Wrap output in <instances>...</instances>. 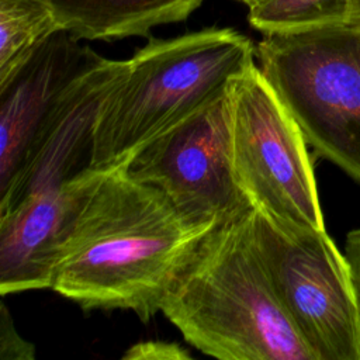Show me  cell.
<instances>
[{"label": "cell", "mask_w": 360, "mask_h": 360, "mask_svg": "<svg viewBox=\"0 0 360 360\" xmlns=\"http://www.w3.org/2000/svg\"><path fill=\"white\" fill-rule=\"evenodd\" d=\"M210 229L186 221L163 193L118 166L79 215L51 288L84 311L129 309L146 323Z\"/></svg>", "instance_id": "cell-1"}, {"label": "cell", "mask_w": 360, "mask_h": 360, "mask_svg": "<svg viewBox=\"0 0 360 360\" xmlns=\"http://www.w3.org/2000/svg\"><path fill=\"white\" fill-rule=\"evenodd\" d=\"M253 211L215 225L198 240L160 312L188 345L219 360H315L257 253Z\"/></svg>", "instance_id": "cell-2"}, {"label": "cell", "mask_w": 360, "mask_h": 360, "mask_svg": "<svg viewBox=\"0 0 360 360\" xmlns=\"http://www.w3.org/2000/svg\"><path fill=\"white\" fill-rule=\"evenodd\" d=\"M255 56L253 42L228 27L150 38L128 59L127 73L100 108L91 169L121 166L162 131L224 94Z\"/></svg>", "instance_id": "cell-3"}, {"label": "cell", "mask_w": 360, "mask_h": 360, "mask_svg": "<svg viewBox=\"0 0 360 360\" xmlns=\"http://www.w3.org/2000/svg\"><path fill=\"white\" fill-rule=\"evenodd\" d=\"M256 56L308 146L360 184V20L263 34Z\"/></svg>", "instance_id": "cell-4"}, {"label": "cell", "mask_w": 360, "mask_h": 360, "mask_svg": "<svg viewBox=\"0 0 360 360\" xmlns=\"http://www.w3.org/2000/svg\"><path fill=\"white\" fill-rule=\"evenodd\" d=\"M252 233L274 292L315 360H360V304L326 229L255 210Z\"/></svg>", "instance_id": "cell-5"}, {"label": "cell", "mask_w": 360, "mask_h": 360, "mask_svg": "<svg viewBox=\"0 0 360 360\" xmlns=\"http://www.w3.org/2000/svg\"><path fill=\"white\" fill-rule=\"evenodd\" d=\"M225 96L233 172L255 210L325 229L308 143L259 66L235 75Z\"/></svg>", "instance_id": "cell-6"}, {"label": "cell", "mask_w": 360, "mask_h": 360, "mask_svg": "<svg viewBox=\"0 0 360 360\" xmlns=\"http://www.w3.org/2000/svg\"><path fill=\"white\" fill-rule=\"evenodd\" d=\"M121 167L163 193L198 226L212 228L255 210L233 172L225 93L148 141Z\"/></svg>", "instance_id": "cell-7"}, {"label": "cell", "mask_w": 360, "mask_h": 360, "mask_svg": "<svg viewBox=\"0 0 360 360\" xmlns=\"http://www.w3.org/2000/svg\"><path fill=\"white\" fill-rule=\"evenodd\" d=\"M128 69L127 60L98 56L62 93L41 124L17 174L0 193V212L27 195L91 169L100 108Z\"/></svg>", "instance_id": "cell-8"}, {"label": "cell", "mask_w": 360, "mask_h": 360, "mask_svg": "<svg viewBox=\"0 0 360 360\" xmlns=\"http://www.w3.org/2000/svg\"><path fill=\"white\" fill-rule=\"evenodd\" d=\"M108 170L90 169L0 212V292L51 288L59 256Z\"/></svg>", "instance_id": "cell-9"}, {"label": "cell", "mask_w": 360, "mask_h": 360, "mask_svg": "<svg viewBox=\"0 0 360 360\" xmlns=\"http://www.w3.org/2000/svg\"><path fill=\"white\" fill-rule=\"evenodd\" d=\"M98 53L59 30L0 82V193L17 174L41 124Z\"/></svg>", "instance_id": "cell-10"}, {"label": "cell", "mask_w": 360, "mask_h": 360, "mask_svg": "<svg viewBox=\"0 0 360 360\" xmlns=\"http://www.w3.org/2000/svg\"><path fill=\"white\" fill-rule=\"evenodd\" d=\"M62 30L79 39L146 37L150 30L184 21L204 0H51Z\"/></svg>", "instance_id": "cell-11"}, {"label": "cell", "mask_w": 360, "mask_h": 360, "mask_svg": "<svg viewBox=\"0 0 360 360\" xmlns=\"http://www.w3.org/2000/svg\"><path fill=\"white\" fill-rule=\"evenodd\" d=\"M59 30L51 0H0V82Z\"/></svg>", "instance_id": "cell-12"}, {"label": "cell", "mask_w": 360, "mask_h": 360, "mask_svg": "<svg viewBox=\"0 0 360 360\" xmlns=\"http://www.w3.org/2000/svg\"><path fill=\"white\" fill-rule=\"evenodd\" d=\"M248 20L262 34L359 21L360 0H264L249 8Z\"/></svg>", "instance_id": "cell-13"}, {"label": "cell", "mask_w": 360, "mask_h": 360, "mask_svg": "<svg viewBox=\"0 0 360 360\" xmlns=\"http://www.w3.org/2000/svg\"><path fill=\"white\" fill-rule=\"evenodd\" d=\"M34 357V345L18 335L8 308L0 302V360H32Z\"/></svg>", "instance_id": "cell-14"}, {"label": "cell", "mask_w": 360, "mask_h": 360, "mask_svg": "<svg viewBox=\"0 0 360 360\" xmlns=\"http://www.w3.org/2000/svg\"><path fill=\"white\" fill-rule=\"evenodd\" d=\"M191 354L174 342L146 340L131 346L124 354V360H186Z\"/></svg>", "instance_id": "cell-15"}, {"label": "cell", "mask_w": 360, "mask_h": 360, "mask_svg": "<svg viewBox=\"0 0 360 360\" xmlns=\"http://www.w3.org/2000/svg\"><path fill=\"white\" fill-rule=\"evenodd\" d=\"M345 256L349 262L360 304V228L352 229L345 240Z\"/></svg>", "instance_id": "cell-16"}, {"label": "cell", "mask_w": 360, "mask_h": 360, "mask_svg": "<svg viewBox=\"0 0 360 360\" xmlns=\"http://www.w3.org/2000/svg\"><path fill=\"white\" fill-rule=\"evenodd\" d=\"M238 1L243 3L245 6H248V7L250 8V7H253V6H256V4H259V3H262V1H264V0H238Z\"/></svg>", "instance_id": "cell-17"}]
</instances>
